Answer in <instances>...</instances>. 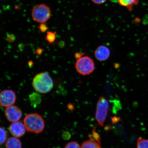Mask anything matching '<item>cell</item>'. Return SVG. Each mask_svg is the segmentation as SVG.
<instances>
[{"instance_id": "cell-10", "label": "cell", "mask_w": 148, "mask_h": 148, "mask_svg": "<svg viewBox=\"0 0 148 148\" xmlns=\"http://www.w3.org/2000/svg\"><path fill=\"white\" fill-rule=\"evenodd\" d=\"M6 148H22V143L18 138L13 137L9 138L5 144Z\"/></svg>"}, {"instance_id": "cell-12", "label": "cell", "mask_w": 148, "mask_h": 148, "mask_svg": "<svg viewBox=\"0 0 148 148\" xmlns=\"http://www.w3.org/2000/svg\"><path fill=\"white\" fill-rule=\"evenodd\" d=\"M81 148H101L99 143L95 140L90 139L83 143Z\"/></svg>"}, {"instance_id": "cell-24", "label": "cell", "mask_w": 148, "mask_h": 148, "mask_svg": "<svg viewBox=\"0 0 148 148\" xmlns=\"http://www.w3.org/2000/svg\"><path fill=\"white\" fill-rule=\"evenodd\" d=\"M83 53H82V54H81L80 53H76L75 54V58L76 59H78L79 58H80L83 55Z\"/></svg>"}, {"instance_id": "cell-4", "label": "cell", "mask_w": 148, "mask_h": 148, "mask_svg": "<svg viewBox=\"0 0 148 148\" xmlns=\"http://www.w3.org/2000/svg\"><path fill=\"white\" fill-rule=\"evenodd\" d=\"M77 71L82 75H90L95 69L94 61L88 56H82L77 59L75 64Z\"/></svg>"}, {"instance_id": "cell-6", "label": "cell", "mask_w": 148, "mask_h": 148, "mask_svg": "<svg viewBox=\"0 0 148 148\" xmlns=\"http://www.w3.org/2000/svg\"><path fill=\"white\" fill-rule=\"evenodd\" d=\"M16 96L12 90H5L1 92L0 103L1 106L7 107L13 105L15 103Z\"/></svg>"}, {"instance_id": "cell-5", "label": "cell", "mask_w": 148, "mask_h": 148, "mask_svg": "<svg viewBox=\"0 0 148 148\" xmlns=\"http://www.w3.org/2000/svg\"><path fill=\"white\" fill-rule=\"evenodd\" d=\"M108 102L105 97L99 98L97 104L95 118L99 126L103 127L106 119L108 108Z\"/></svg>"}, {"instance_id": "cell-19", "label": "cell", "mask_w": 148, "mask_h": 148, "mask_svg": "<svg viewBox=\"0 0 148 148\" xmlns=\"http://www.w3.org/2000/svg\"><path fill=\"white\" fill-rule=\"evenodd\" d=\"M38 28L40 32L42 33L46 32L49 29L47 25L44 23L40 24L39 26L38 27Z\"/></svg>"}, {"instance_id": "cell-22", "label": "cell", "mask_w": 148, "mask_h": 148, "mask_svg": "<svg viewBox=\"0 0 148 148\" xmlns=\"http://www.w3.org/2000/svg\"><path fill=\"white\" fill-rule=\"evenodd\" d=\"M43 50V49H40H40H38L36 50V53L37 55H40L42 54Z\"/></svg>"}, {"instance_id": "cell-9", "label": "cell", "mask_w": 148, "mask_h": 148, "mask_svg": "<svg viewBox=\"0 0 148 148\" xmlns=\"http://www.w3.org/2000/svg\"><path fill=\"white\" fill-rule=\"evenodd\" d=\"M94 55L97 60L101 62L106 61L110 56V49L107 46L101 45L99 46L94 51Z\"/></svg>"}, {"instance_id": "cell-21", "label": "cell", "mask_w": 148, "mask_h": 148, "mask_svg": "<svg viewBox=\"0 0 148 148\" xmlns=\"http://www.w3.org/2000/svg\"><path fill=\"white\" fill-rule=\"evenodd\" d=\"M107 0H92V1L94 3L97 4H101L104 3Z\"/></svg>"}, {"instance_id": "cell-26", "label": "cell", "mask_w": 148, "mask_h": 148, "mask_svg": "<svg viewBox=\"0 0 148 148\" xmlns=\"http://www.w3.org/2000/svg\"><path fill=\"white\" fill-rule=\"evenodd\" d=\"M28 65L29 66L31 67L33 65V62L32 61H29L28 62Z\"/></svg>"}, {"instance_id": "cell-23", "label": "cell", "mask_w": 148, "mask_h": 148, "mask_svg": "<svg viewBox=\"0 0 148 148\" xmlns=\"http://www.w3.org/2000/svg\"><path fill=\"white\" fill-rule=\"evenodd\" d=\"M67 107L68 109L70 111H71V112L74 110V106L71 103H69L67 105Z\"/></svg>"}, {"instance_id": "cell-1", "label": "cell", "mask_w": 148, "mask_h": 148, "mask_svg": "<svg viewBox=\"0 0 148 148\" xmlns=\"http://www.w3.org/2000/svg\"><path fill=\"white\" fill-rule=\"evenodd\" d=\"M32 86L38 93L45 94L50 92L53 87L52 79L46 72L37 74L33 78Z\"/></svg>"}, {"instance_id": "cell-20", "label": "cell", "mask_w": 148, "mask_h": 148, "mask_svg": "<svg viewBox=\"0 0 148 148\" xmlns=\"http://www.w3.org/2000/svg\"><path fill=\"white\" fill-rule=\"evenodd\" d=\"M15 36L14 34H8L7 36V41L10 42H12L15 40Z\"/></svg>"}, {"instance_id": "cell-16", "label": "cell", "mask_w": 148, "mask_h": 148, "mask_svg": "<svg viewBox=\"0 0 148 148\" xmlns=\"http://www.w3.org/2000/svg\"><path fill=\"white\" fill-rule=\"evenodd\" d=\"M0 133H1V141L0 143L1 145L4 144L7 140V134L6 130L3 127H1L0 128Z\"/></svg>"}, {"instance_id": "cell-18", "label": "cell", "mask_w": 148, "mask_h": 148, "mask_svg": "<svg viewBox=\"0 0 148 148\" xmlns=\"http://www.w3.org/2000/svg\"><path fill=\"white\" fill-rule=\"evenodd\" d=\"M64 148H81L77 142L73 141L69 142L65 146Z\"/></svg>"}, {"instance_id": "cell-25", "label": "cell", "mask_w": 148, "mask_h": 148, "mask_svg": "<svg viewBox=\"0 0 148 148\" xmlns=\"http://www.w3.org/2000/svg\"><path fill=\"white\" fill-rule=\"evenodd\" d=\"M119 120V118L118 117H116V116H114V117L112 118V123H116V122H117Z\"/></svg>"}, {"instance_id": "cell-15", "label": "cell", "mask_w": 148, "mask_h": 148, "mask_svg": "<svg viewBox=\"0 0 148 148\" xmlns=\"http://www.w3.org/2000/svg\"><path fill=\"white\" fill-rule=\"evenodd\" d=\"M56 38V33L55 32L49 31L47 32L45 39L49 43L51 44L54 42Z\"/></svg>"}, {"instance_id": "cell-17", "label": "cell", "mask_w": 148, "mask_h": 148, "mask_svg": "<svg viewBox=\"0 0 148 148\" xmlns=\"http://www.w3.org/2000/svg\"><path fill=\"white\" fill-rule=\"evenodd\" d=\"M90 139L95 140L100 144L101 141V138L99 134L96 132L95 129H94L92 134L90 136Z\"/></svg>"}, {"instance_id": "cell-3", "label": "cell", "mask_w": 148, "mask_h": 148, "mask_svg": "<svg viewBox=\"0 0 148 148\" xmlns=\"http://www.w3.org/2000/svg\"><path fill=\"white\" fill-rule=\"evenodd\" d=\"M31 15L33 20L37 23H45L51 17V9L44 3L37 5L32 9Z\"/></svg>"}, {"instance_id": "cell-14", "label": "cell", "mask_w": 148, "mask_h": 148, "mask_svg": "<svg viewBox=\"0 0 148 148\" xmlns=\"http://www.w3.org/2000/svg\"><path fill=\"white\" fill-rule=\"evenodd\" d=\"M30 100L33 104H38L41 101V97L38 94L33 93L29 96Z\"/></svg>"}, {"instance_id": "cell-13", "label": "cell", "mask_w": 148, "mask_h": 148, "mask_svg": "<svg viewBox=\"0 0 148 148\" xmlns=\"http://www.w3.org/2000/svg\"><path fill=\"white\" fill-rule=\"evenodd\" d=\"M137 148H148V140L140 137L138 138Z\"/></svg>"}, {"instance_id": "cell-8", "label": "cell", "mask_w": 148, "mask_h": 148, "mask_svg": "<svg viewBox=\"0 0 148 148\" xmlns=\"http://www.w3.org/2000/svg\"><path fill=\"white\" fill-rule=\"evenodd\" d=\"M9 131L13 136L20 138L25 134L26 128L24 123L19 121L12 123L9 126Z\"/></svg>"}, {"instance_id": "cell-11", "label": "cell", "mask_w": 148, "mask_h": 148, "mask_svg": "<svg viewBox=\"0 0 148 148\" xmlns=\"http://www.w3.org/2000/svg\"><path fill=\"white\" fill-rule=\"evenodd\" d=\"M120 5L126 7L130 11L132 10L133 7L138 4V0H118Z\"/></svg>"}, {"instance_id": "cell-7", "label": "cell", "mask_w": 148, "mask_h": 148, "mask_svg": "<svg viewBox=\"0 0 148 148\" xmlns=\"http://www.w3.org/2000/svg\"><path fill=\"white\" fill-rule=\"evenodd\" d=\"M5 115L8 121L14 123L18 121L21 119L23 116V112L18 106L12 105L6 107Z\"/></svg>"}, {"instance_id": "cell-2", "label": "cell", "mask_w": 148, "mask_h": 148, "mask_svg": "<svg viewBox=\"0 0 148 148\" xmlns=\"http://www.w3.org/2000/svg\"><path fill=\"white\" fill-rule=\"evenodd\" d=\"M23 123L27 131L36 134L42 132L45 127L43 118L36 113L27 114L24 118Z\"/></svg>"}]
</instances>
